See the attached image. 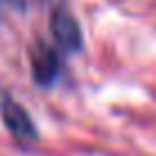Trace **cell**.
Listing matches in <instances>:
<instances>
[{"instance_id":"1","label":"cell","mask_w":156,"mask_h":156,"mask_svg":"<svg viewBox=\"0 0 156 156\" xmlns=\"http://www.w3.org/2000/svg\"><path fill=\"white\" fill-rule=\"evenodd\" d=\"M50 32L55 43L63 52H79L82 50V27L75 20V16L66 7H55L50 14Z\"/></svg>"},{"instance_id":"2","label":"cell","mask_w":156,"mask_h":156,"mask_svg":"<svg viewBox=\"0 0 156 156\" xmlns=\"http://www.w3.org/2000/svg\"><path fill=\"white\" fill-rule=\"evenodd\" d=\"M30 66L32 77L39 86H52L59 77V55L52 45L36 41L30 48Z\"/></svg>"},{"instance_id":"3","label":"cell","mask_w":156,"mask_h":156,"mask_svg":"<svg viewBox=\"0 0 156 156\" xmlns=\"http://www.w3.org/2000/svg\"><path fill=\"white\" fill-rule=\"evenodd\" d=\"M0 113H2V120L7 129L12 131V136L20 143H36L39 140V131L34 127V120L30 118V113L14 102L12 98H2V104H0Z\"/></svg>"}]
</instances>
